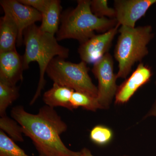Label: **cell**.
Listing matches in <instances>:
<instances>
[{
  "label": "cell",
  "instance_id": "obj_1",
  "mask_svg": "<svg viewBox=\"0 0 156 156\" xmlns=\"http://www.w3.org/2000/svg\"><path fill=\"white\" fill-rule=\"evenodd\" d=\"M11 116L32 140L40 156H80V152L70 150L62 142L60 135L67 126L53 108L43 106L37 114H32L19 105L12 108Z\"/></svg>",
  "mask_w": 156,
  "mask_h": 156
},
{
  "label": "cell",
  "instance_id": "obj_2",
  "mask_svg": "<svg viewBox=\"0 0 156 156\" xmlns=\"http://www.w3.org/2000/svg\"><path fill=\"white\" fill-rule=\"evenodd\" d=\"M25 51L23 56L24 70L28 69L32 62H36L40 69V79L36 92L30 102L34 103L41 95L46 84L45 74L48 65L56 57L67 58L69 50L61 46L54 35L43 31L35 24L25 30L23 33Z\"/></svg>",
  "mask_w": 156,
  "mask_h": 156
},
{
  "label": "cell",
  "instance_id": "obj_3",
  "mask_svg": "<svg viewBox=\"0 0 156 156\" xmlns=\"http://www.w3.org/2000/svg\"><path fill=\"white\" fill-rule=\"evenodd\" d=\"M61 22V26L56 33L57 41L73 39L80 44L96 35L95 31L104 33L118 24L116 19L101 18L93 14L90 0L77 1L75 9L62 13Z\"/></svg>",
  "mask_w": 156,
  "mask_h": 156
},
{
  "label": "cell",
  "instance_id": "obj_4",
  "mask_svg": "<svg viewBox=\"0 0 156 156\" xmlns=\"http://www.w3.org/2000/svg\"><path fill=\"white\" fill-rule=\"evenodd\" d=\"M115 47V58L119 62L117 78L126 79L136 62L149 53L147 45L154 37L151 26L137 27L121 26Z\"/></svg>",
  "mask_w": 156,
  "mask_h": 156
},
{
  "label": "cell",
  "instance_id": "obj_5",
  "mask_svg": "<svg viewBox=\"0 0 156 156\" xmlns=\"http://www.w3.org/2000/svg\"><path fill=\"white\" fill-rule=\"evenodd\" d=\"M89 70L83 61L73 63L56 57L50 62L46 73L54 83L97 98L98 88L92 83Z\"/></svg>",
  "mask_w": 156,
  "mask_h": 156
},
{
  "label": "cell",
  "instance_id": "obj_6",
  "mask_svg": "<svg viewBox=\"0 0 156 156\" xmlns=\"http://www.w3.org/2000/svg\"><path fill=\"white\" fill-rule=\"evenodd\" d=\"M92 73L98 81L97 99L100 109L108 108L115 96L117 74L114 72V62L112 55L108 53L93 64Z\"/></svg>",
  "mask_w": 156,
  "mask_h": 156
},
{
  "label": "cell",
  "instance_id": "obj_7",
  "mask_svg": "<svg viewBox=\"0 0 156 156\" xmlns=\"http://www.w3.org/2000/svg\"><path fill=\"white\" fill-rule=\"evenodd\" d=\"M0 4L5 14H8L14 20L18 29L17 45L20 47L23 44L24 31L37 21H41V13L32 7L26 5L17 0H1Z\"/></svg>",
  "mask_w": 156,
  "mask_h": 156
},
{
  "label": "cell",
  "instance_id": "obj_8",
  "mask_svg": "<svg viewBox=\"0 0 156 156\" xmlns=\"http://www.w3.org/2000/svg\"><path fill=\"white\" fill-rule=\"evenodd\" d=\"M120 26L118 23L106 32L95 35L81 44L78 49V53L82 61L87 64H94L108 53L113 40L119 32Z\"/></svg>",
  "mask_w": 156,
  "mask_h": 156
},
{
  "label": "cell",
  "instance_id": "obj_9",
  "mask_svg": "<svg viewBox=\"0 0 156 156\" xmlns=\"http://www.w3.org/2000/svg\"><path fill=\"white\" fill-rule=\"evenodd\" d=\"M156 0H115V19L120 26L135 27L137 20L145 15Z\"/></svg>",
  "mask_w": 156,
  "mask_h": 156
},
{
  "label": "cell",
  "instance_id": "obj_10",
  "mask_svg": "<svg viewBox=\"0 0 156 156\" xmlns=\"http://www.w3.org/2000/svg\"><path fill=\"white\" fill-rule=\"evenodd\" d=\"M152 75L151 68L140 62L129 77L118 87L115 103L120 105L127 103L140 88L150 81Z\"/></svg>",
  "mask_w": 156,
  "mask_h": 156
},
{
  "label": "cell",
  "instance_id": "obj_11",
  "mask_svg": "<svg viewBox=\"0 0 156 156\" xmlns=\"http://www.w3.org/2000/svg\"><path fill=\"white\" fill-rule=\"evenodd\" d=\"M23 56L17 50L0 53V81L15 86L23 79Z\"/></svg>",
  "mask_w": 156,
  "mask_h": 156
},
{
  "label": "cell",
  "instance_id": "obj_12",
  "mask_svg": "<svg viewBox=\"0 0 156 156\" xmlns=\"http://www.w3.org/2000/svg\"><path fill=\"white\" fill-rule=\"evenodd\" d=\"M18 37L17 25L9 15L0 19V53L16 50Z\"/></svg>",
  "mask_w": 156,
  "mask_h": 156
},
{
  "label": "cell",
  "instance_id": "obj_13",
  "mask_svg": "<svg viewBox=\"0 0 156 156\" xmlns=\"http://www.w3.org/2000/svg\"><path fill=\"white\" fill-rule=\"evenodd\" d=\"M74 91L68 87L54 83L53 87L45 92L43 101L47 105L50 107H62L73 110L70 100Z\"/></svg>",
  "mask_w": 156,
  "mask_h": 156
},
{
  "label": "cell",
  "instance_id": "obj_14",
  "mask_svg": "<svg viewBox=\"0 0 156 156\" xmlns=\"http://www.w3.org/2000/svg\"><path fill=\"white\" fill-rule=\"evenodd\" d=\"M61 2L59 0H49L45 11L42 13L41 24L40 28L43 31L54 35L58 30L61 18Z\"/></svg>",
  "mask_w": 156,
  "mask_h": 156
},
{
  "label": "cell",
  "instance_id": "obj_15",
  "mask_svg": "<svg viewBox=\"0 0 156 156\" xmlns=\"http://www.w3.org/2000/svg\"><path fill=\"white\" fill-rule=\"evenodd\" d=\"M19 89L16 86L0 81V116L6 115V110L19 97Z\"/></svg>",
  "mask_w": 156,
  "mask_h": 156
},
{
  "label": "cell",
  "instance_id": "obj_16",
  "mask_svg": "<svg viewBox=\"0 0 156 156\" xmlns=\"http://www.w3.org/2000/svg\"><path fill=\"white\" fill-rule=\"evenodd\" d=\"M70 103L73 109L80 107L91 111H95L98 109H100L97 98L84 92L74 91Z\"/></svg>",
  "mask_w": 156,
  "mask_h": 156
},
{
  "label": "cell",
  "instance_id": "obj_17",
  "mask_svg": "<svg viewBox=\"0 0 156 156\" xmlns=\"http://www.w3.org/2000/svg\"><path fill=\"white\" fill-rule=\"evenodd\" d=\"M1 130L9 134L14 141L23 142V132L21 126L14 119L8 117L7 114L0 118Z\"/></svg>",
  "mask_w": 156,
  "mask_h": 156
},
{
  "label": "cell",
  "instance_id": "obj_18",
  "mask_svg": "<svg viewBox=\"0 0 156 156\" xmlns=\"http://www.w3.org/2000/svg\"><path fill=\"white\" fill-rule=\"evenodd\" d=\"M0 156H29L2 130L0 131ZM39 156H41L39 155Z\"/></svg>",
  "mask_w": 156,
  "mask_h": 156
},
{
  "label": "cell",
  "instance_id": "obj_19",
  "mask_svg": "<svg viewBox=\"0 0 156 156\" xmlns=\"http://www.w3.org/2000/svg\"><path fill=\"white\" fill-rule=\"evenodd\" d=\"M107 0L91 1V9L92 13L98 17L115 19L116 11L114 8H110Z\"/></svg>",
  "mask_w": 156,
  "mask_h": 156
},
{
  "label": "cell",
  "instance_id": "obj_20",
  "mask_svg": "<svg viewBox=\"0 0 156 156\" xmlns=\"http://www.w3.org/2000/svg\"><path fill=\"white\" fill-rule=\"evenodd\" d=\"M113 133L110 128L103 126H97L92 128L90 132V139L96 144L104 145L110 141Z\"/></svg>",
  "mask_w": 156,
  "mask_h": 156
},
{
  "label": "cell",
  "instance_id": "obj_21",
  "mask_svg": "<svg viewBox=\"0 0 156 156\" xmlns=\"http://www.w3.org/2000/svg\"><path fill=\"white\" fill-rule=\"evenodd\" d=\"M20 2L26 5L32 7L41 13L45 11L49 0H18Z\"/></svg>",
  "mask_w": 156,
  "mask_h": 156
},
{
  "label": "cell",
  "instance_id": "obj_22",
  "mask_svg": "<svg viewBox=\"0 0 156 156\" xmlns=\"http://www.w3.org/2000/svg\"><path fill=\"white\" fill-rule=\"evenodd\" d=\"M154 116L156 117V100L153 105L151 110L146 115V118L148 117Z\"/></svg>",
  "mask_w": 156,
  "mask_h": 156
},
{
  "label": "cell",
  "instance_id": "obj_23",
  "mask_svg": "<svg viewBox=\"0 0 156 156\" xmlns=\"http://www.w3.org/2000/svg\"><path fill=\"white\" fill-rule=\"evenodd\" d=\"M80 152V156H94L91 153V151L88 149L87 148H84Z\"/></svg>",
  "mask_w": 156,
  "mask_h": 156
}]
</instances>
